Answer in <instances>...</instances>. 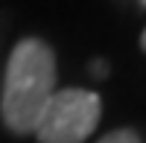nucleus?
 Listing matches in <instances>:
<instances>
[{
	"label": "nucleus",
	"instance_id": "1",
	"mask_svg": "<svg viewBox=\"0 0 146 143\" xmlns=\"http://www.w3.org/2000/svg\"><path fill=\"white\" fill-rule=\"evenodd\" d=\"M56 93V56L41 38H23L9 56L3 85V123L15 134H32Z\"/></svg>",
	"mask_w": 146,
	"mask_h": 143
},
{
	"label": "nucleus",
	"instance_id": "2",
	"mask_svg": "<svg viewBox=\"0 0 146 143\" xmlns=\"http://www.w3.org/2000/svg\"><path fill=\"white\" fill-rule=\"evenodd\" d=\"M100 114L102 102L94 91L64 88L53 93L32 134L41 143H85L100 123Z\"/></svg>",
	"mask_w": 146,
	"mask_h": 143
},
{
	"label": "nucleus",
	"instance_id": "6",
	"mask_svg": "<svg viewBox=\"0 0 146 143\" xmlns=\"http://www.w3.org/2000/svg\"><path fill=\"white\" fill-rule=\"evenodd\" d=\"M140 6H143V9H146V0H140Z\"/></svg>",
	"mask_w": 146,
	"mask_h": 143
},
{
	"label": "nucleus",
	"instance_id": "3",
	"mask_svg": "<svg viewBox=\"0 0 146 143\" xmlns=\"http://www.w3.org/2000/svg\"><path fill=\"white\" fill-rule=\"evenodd\" d=\"M100 143H140V137H137V132H131V128H117V132L105 134Z\"/></svg>",
	"mask_w": 146,
	"mask_h": 143
},
{
	"label": "nucleus",
	"instance_id": "5",
	"mask_svg": "<svg viewBox=\"0 0 146 143\" xmlns=\"http://www.w3.org/2000/svg\"><path fill=\"white\" fill-rule=\"evenodd\" d=\"M140 47L146 50V29H143V35H140Z\"/></svg>",
	"mask_w": 146,
	"mask_h": 143
},
{
	"label": "nucleus",
	"instance_id": "4",
	"mask_svg": "<svg viewBox=\"0 0 146 143\" xmlns=\"http://www.w3.org/2000/svg\"><path fill=\"white\" fill-rule=\"evenodd\" d=\"M91 76L94 79H105L108 76V64L105 62H91Z\"/></svg>",
	"mask_w": 146,
	"mask_h": 143
}]
</instances>
